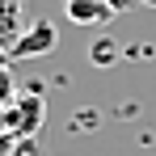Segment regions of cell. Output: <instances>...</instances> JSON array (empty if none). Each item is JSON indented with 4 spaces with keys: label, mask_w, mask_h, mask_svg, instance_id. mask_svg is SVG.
I'll return each instance as SVG.
<instances>
[{
    "label": "cell",
    "mask_w": 156,
    "mask_h": 156,
    "mask_svg": "<svg viewBox=\"0 0 156 156\" xmlns=\"http://www.w3.org/2000/svg\"><path fill=\"white\" fill-rule=\"evenodd\" d=\"M139 4H148V9H156V0H139Z\"/></svg>",
    "instance_id": "5"
},
{
    "label": "cell",
    "mask_w": 156,
    "mask_h": 156,
    "mask_svg": "<svg viewBox=\"0 0 156 156\" xmlns=\"http://www.w3.org/2000/svg\"><path fill=\"white\" fill-rule=\"evenodd\" d=\"M105 4H110V9H114V13H127V9H135V4H139V0H105Z\"/></svg>",
    "instance_id": "4"
},
{
    "label": "cell",
    "mask_w": 156,
    "mask_h": 156,
    "mask_svg": "<svg viewBox=\"0 0 156 156\" xmlns=\"http://www.w3.org/2000/svg\"><path fill=\"white\" fill-rule=\"evenodd\" d=\"M114 55H118V47H114L110 38H97V42L89 47V59H93L97 68H110V63H114Z\"/></svg>",
    "instance_id": "3"
},
{
    "label": "cell",
    "mask_w": 156,
    "mask_h": 156,
    "mask_svg": "<svg viewBox=\"0 0 156 156\" xmlns=\"http://www.w3.org/2000/svg\"><path fill=\"white\" fill-rule=\"evenodd\" d=\"M51 47H55V26L51 21H34V26L13 42V55H17V59H26V55H47Z\"/></svg>",
    "instance_id": "1"
},
{
    "label": "cell",
    "mask_w": 156,
    "mask_h": 156,
    "mask_svg": "<svg viewBox=\"0 0 156 156\" xmlns=\"http://www.w3.org/2000/svg\"><path fill=\"white\" fill-rule=\"evenodd\" d=\"M63 9H68V21H76V26H105L114 17V9L105 0H68Z\"/></svg>",
    "instance_id": "2"
}]
</instances>
